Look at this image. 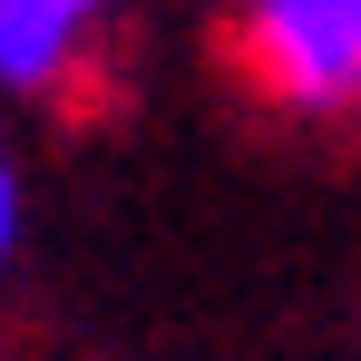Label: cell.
<instances>
[{"label": "cell", "mask_w": 361, "mask_h": 361, "mask_svg": "<svg viewBox=\"0 0 361 361\" xmlns=\"http://www.w3.org/2000/svg\"><path fill=\"white\" fill-rule=\"evenodd\" d=\"M244 88L283 118H361V0H235L225 20Z\"/></svg>", "instance_id": "1"}, {"label": "cell", "mask_w": 361, "mask_h": 361, "mask_svg": "<svg viewBox=\"0 0 361 361\" xmlns=\"http://www.w3.org/2000/svg\"><path fill=\"white\" fill-rule=\"evenodd\" d=\"M108 10L118 0H0V88H20V98L59 88Z\"/></svg>", "instance_id": "2"}, {"label": "cell", "mask_w": 361, "mask_h": 361, "mask_svg": "<svg viewBox=\"0 0 361 361\" xmlns=\"http://www.w3.org/2000/svg\"><path fill=\"white\" fill-rule=\"evenodd\" d=\"M10 244H20V176H10V157H0V264H10Z\"/></svg>", "instance_id": "3"}]
</instances>
